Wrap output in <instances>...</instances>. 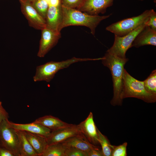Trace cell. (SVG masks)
Masks as SVG:
<instances>
[{"label": "cell", "instance_id": "obj_1", "mask_svg": "<svg viewBox=\"0 0 156 156\" xmlns=\"http://www.w3.org/2000/svg\"><path fill=\"white\" fill-rule=\"evenodd\" d=\"M63 17L60 30L70 26L80 25L89 28L91 33L94 35L96 27L103 20L109 17L112 14L105 16L93 15L76 9L62 5Z\"/></svg>", "mask_w": 156, "mask_h": 156}, {"label": "cell", "instance_id": "obj_2", "mask_svg": "<svg viewBox=\"0 0 156 156\" xmlns=\"http://www.w3.org/2000/svg\"><path fill=\"white\" fill-rule=\"evenodd\" d=\"M129 59L121 58L106 52L101 60L103 64L110 71L112 77L113 96L111 101L113 106L122 105V101L120 97L122 91L124 66Z\"/></svg>", "mask_w": 156, "mask_h": 156}, {"label": "cell", "instance_id": "obj_3", "mask_svg": "<svg viewBox=\"0 0 156 156\" xmlns=\"http://www.w3.org/2000/svg\"><path fill=\"white\" fill-rule=\"evenodd\" d=\"M120 97L122 100L127 98H135L149 103H155L156 101V94L150 93L146 90L143 81H140L135 79L125 68Z\"/></svg>", "mask_w": 156, "mask_h": 156}, {"label": "cell", "instance_id": "obj_4", "mask_svg": "<svg viewBox=\"0 0 156 156\" xmlns=\"http://www.w3.org/2000/svg\"><path fill=\"white\" fill-rule=\"evenodd\" d=\"M100 58H78L74 57L60 62L50 61L37 66L33 77L34 82L44 81L50 82L55 74L60 70L68 67L71 64L81 62L99 60Z\"/></svg>", "mask_w": 156, "mask_h": 156}, {"label": "cell", "instance_id": "obj_5", "mask_svg": "<svg viewBox=\"0 0 156 156\" xmlns=\"http://www.w3.org/2000/svg\"><path fill=\"white\" fill-rule=\"evenodd\" d=\"M152 9L146 10L135 16L123 19L111 24L106 28V30L118 36H125L136 29L147 20Z\"/></svg>", "mask_w": 156, "mask_h": 156}, {"label": "cell", "instance_id": "obj_6", "mask_svg": "<svg viewBox=\"0 0 156 156\" xmlns=\"http://www.w3.org/2000/svg\"><path fill=\"white\" fill-rule=\"evenodd\" d=\"M146 22L133 31L125 36H115L113 44L107 52L120 58H126V52L129 48L131 47L132 44L138 34L146 26Z\"/></svg>", "mask_w": 156, "mask_h": 156}, {"label": "cell", "instance_id": "obj_7", "mask_svg": "<svg viewBox=\"0 0 156 156\" xmlns=\"http://www.w3.org/2000/svg\"><path fill=\"white\" fill-rule=\"evenodd\" d=\"M8 121V119L5 120L0 124V146L8 149L14 156H20L17 134Z\"/></svg>", "mask_w": 156, "mask_h": 156}, {"label": "cell", "instance_id": "obj_8", "mask_svg": "<svg viewBox=\"0 0 156 156\" xmlns=\"http://www.w3.org/2000/svg\"><path fill=\"white\" fill-rule=\"evenodd\" d=\"M21 11L29 25L35 29L42 30L46 27V22L29 0H18Z\"/></svg>", "mask_w": 156, "mask_h": 156}, {"label": "cell", "instance_id": "obj_9", "mask_svg": "<svg viewBox=\"0 0 156 156\" xmlns=\"http://www.w3.org/2000/svg\"><path fill=\"white\" fill-rule=\"evenodd\" d=\"M41 36L37 55L43 57L57 43L61 37L60 33L54 31L45 27L41 30Z\"/></svg>", "mask_w": 156, "mask_h": 156}, {"label": "cell", "instance_id": "obj_10", "mask_svg": "<svg viewBox=\"0 0 156 156\" xmlns=\"http://www.w3.org/2000/svg\"><path fill=\"white\" fill-rule=\"evenodd\" d=\"M81 133L77 125L71 124L69 126L52 131L46 139L48 145L62 143L68 138Z\"/></svg>", "mask_w": 156, "mask_h": 156}, {"label": "cell", "instance_id": "obj_11", "mask_svg": "<svg viewBox=\"0 0 156 156\" xmlns=\"http://www.w3.org/2000/svg\"><path fill=\"white\" fill-rule=\"evenodd\" d=\"M114 0H85L77 10L93 15L103 14L112 5Z\"/></svg>", "mask_w": 156, "mask_h": 156}, {"label": "cell", "instance_id": "obj_12", "mask_svg": "<svg viewBox=\"0 0 156 156\" xmlns=\"http://www.w3.org/2000/svg\"><path fill=\"white\" fill-rule=\"evenodd\" d=\"M81 133L92 144H99L97 129L94 119L92 113L90 112L86 118L77 125Z\"/></svg>", "mask_w": 156, "mask_h": 156}, {"label": "cell", "instance_id": "obj_13", "mask_svg": "<svg viewBox=\"0 0 156 156\" xmlns=\"http://www.w3.org/2000/svg\"><path fill=\"white\" fill-rule=\"evenodd\" d=\"M62 17V4L57 6L49 5L45 19L46 27L55 32L60 33Z\"/></svg>", "mask_w": 156, "mask_h": 156}, {"label": "cell", "instance_id": "obj_14", "mask_svg": "<svg viewBox=\"0 0 156 156\" xmlns=\"http://www.w3.org/2000/svg\"><path fill=\"white\" fill-rule=\"evenodd\" d=\"M10 126L15 129L27 131L47 138L52 131L44 126L34 122L28 124H19L8 121Z\"/></svg>", "mask_w": 156, "mask_h": 156}, {"label": "cell", "instance_id": "obj_15", "mask_svg": "<svg viewBox=\"0 0 156 156\" xmlns=\"http://www.w3.org/2000/svg\"><path fill=\"white\" fill-rule=\"evenodd\" d=\"M146 45L156 46V30L147 25L137 36L131 47L138 48Z\"/></svg>", "mask_w": 156, "mask_h": 156}, {"label": "cell", "instance_id": "obj_16", "mask_svg": "<svg viewBox=\"0 0 156 156\" xmlns=\"http://www.w3.org/2000/svg\"><path fill=\"white\" fill-rule=\"evenodd\" d=\"M67 147H73L87 153L92 149L99 146L91 144L81 133L72 137L62 142Z\"/></svg>", "mask_w": 156, "mask_h": 156}, {"label": "cell", "instance_id": "obj_17", "mask_svg": "<svg viewBox=\"0 0 156 156\" xmlns=\"http://www.w3.org/2000/svg\"><path fill=\"white\" fill-rule=\"evenodd\" d=\"M24 131L27 139L35 151L38 156H41L48 146L46 138L36 134Z\"/></svg>", "mask_w": 156, "mask_h": 156}, {"label": "cell", "instance_id": "obj_18", "mask_svg": "<svg viewBox=\"0 0 156 156\" xmlns=\"http://www.w3.org/2000/svg\"><path fill=\"white\" fill-rule=\"evenodd\" d=\"M34 122L40 124L51 131L55 130L70 125L58 118L51 115H46L36 119Z\"/></svg>", "mask_w": 156, "mask_h": 156}, {"label": "cell", "instance_id": "obj_19", "mask_svg": "<svg viewBox=\"0 0 156 156\" xmlns=\"http://www.w3.org/2000/svg\"><path fill=\"white\" fill-rule=\"evenodd\" d=\"M16 131L19 139L20 156H38L27 139L24 131Z\"/></svg>", "mask_w": 156, "mask_h": 156}, {"label": "cell", "instance_id": "obj_20", "mask_svg": "<svg viewBox=\"0 0 156 156\" xmlns=\"http://www.w3.org/2000/svg\"><path fill=\"white\" fill-rule=\"evenodd\" d=\"M66 148L62 143L48 145L41 156H65Z\"/></svg>", "mask_w": 156, "mask_h": 156}, {"label": "cell", "instance_id": "obj_21", "mask_svg": "<svg viewBox=\"0 0 156 156\" xmlns=\"http://www.w3.org/2000/svg\"><path fill=\"white\" fill-rule=\"evenodd\" d=\"M97 133L99 143L101 146L103 156H111L112 145L111 144L107 137L102 134L98 129Z\"/></svg>", "mask_w": 156, "mask_h": 156}, {"label": "cell", "instance_id": "obj_22", "mask_svg": "<svg viewBox=\"0 0 156 156\" xmlns=\"http://www.w3.org/2000/svg\"><path fill=\"white\" fill-rule=\"evenodd\" d=\"M143 82L146 90L150 93L156 94V70H153Z\"/></svg>", "mask_w": 156, "mask_h": 156}, {"label": "cell", "instance_id": "obj_23", "mask_svg": "<svg viewBox=\"0 0 156 156\" xmlns=\"http://www.w3.org/2000/svg\"><path fill=\"white\" fill-rule=\"evenodd\" d=\"M40 14L45 20L49 4L45 0H35L31 2Z\"/></svg>", "mask_w": 156, "mask_h": 156}, {"label": "cell", "instance_id": "obj_24", "mask_svg": "<svg viewBox=\"0 0 156 156\" xmlns=\"http://www.w3.org/2000/svg\"><path fill=\"white\" fill-rule=\"evenodd\" d=\"M127 143L125 142L118 146L112 145L111 156H126Z\"/></svg>", "mask_w": 156, "mask_h": 156}, {"label": "cell", "instance_id": "obj_25", "mask_svg": "<svg viewBox=\"0 0 156 156\" xmlns=\"http://www.w3.org/2000/svg\"><path fill=\"white\" fill-rule=\"evenodd\" d=\"M85 0H62V5L68 8L77 10L83 4Z\"/></svg>", "mask_w": 156, "mask_h": 156}, {"label": "cell", "instance_id": "obj_26", "mask_svg": "<svg viewBox=\"0 0 156 156\" xmlns=\"http://www.w3.org/2000/svg\"><path fill=\"white\" fill-rule=\"evenodd\" d=\"M65 156H88L87 153L73 147H67Z\"/></svg>", "mask_w": 156, "mask_h": 156}, {"label": "cell", "instance_id": "obj_27", "mask_svg": "<svg viewBox=\"0 0 156 156\" xmlns=\"http://www.w3.org/2000/svg\"><path fill=\"white\" fill-rule=\"evenodd\" d=\"M146 24L152 29L156 30V13L153 9L146 22Z\"/></svg>", "mask_w": 156, "mask_h": 156}, {"label": "cell", "instance_id": "obj_28", "mask_svg": "<svg viewBox=\"0 0 156 156\" xmlns=\"http://www.w3.org/2000/svg\"><path fill=\"white\" fill-rule=\"evenodd\" d=\"M9 117L8 113L3 107L0 101V124L4 120L8 119Z\"/></svg>", "mask_w": 156, "mask_h": 156}, {"label": "cell", "instance_id": "obj_29", "mask_svg": "<svg viewBox=\"0 0 156 156\" xmlns=\"http://www.w3.org/2000/svg\"><path fill=\"white\" fill-rule=\"evenodd\" d=\"M88 156H104L99 147L92 149L88 153Z\"/></svg>", "mask_w": 156, "mask_h": 156}, {"label": "cell", "instance_id": "obj_30", "mask_svg": "<svg viewBox=\"0 0 156 156\" xmlns=\"http://www.w3.org/2000/svg\"><path fill=\"white\" fill-rule=\"evenodd\" d=\"M0 156H14V154L8 149L0 146Z\"/></svg>", "mask_w": 156, "mask_h": 156}, {"label": "cell", "instance_id": "obj_31", "mask_svg": "<svg viewBox=\"0 0 156 156\" xmlns=\"http://www.w3.org/2000/svg\"><path fill=\"white\" fill-rule=\"evenodd\" d=\"M48 3L49 5L58 6L62 4L61 0H49Z\"/></svg>", "mask_w": 156, "mask_h": 156}, {"label": "cell", "instance_id": "obj_32", "mask_svg": "<svg viewBox=\"0 0 156 156\" xmlns=\"http://www.w3.org/2000/svg\"><path fill=\"white\" fill-rule=\"evenodd\" d=\"M30 2H32L35 0H29Z\"/></svg>", "mask_w": 156, "mask_h": 156}, {"label": "cell", "instance_id": "obj_33", "mask_svg": "<svg viewBox=\"0 0 156 156\" xmlns=\"http://www.w3.org/2000/svg\"><path fill=\"white\" fill-rule=\"evenodd\" d=\"M140 0V1H143L144 0Z\"/></svg>", "mask_w": 156, "mask_h": 156}]
</instances>
